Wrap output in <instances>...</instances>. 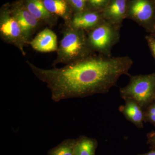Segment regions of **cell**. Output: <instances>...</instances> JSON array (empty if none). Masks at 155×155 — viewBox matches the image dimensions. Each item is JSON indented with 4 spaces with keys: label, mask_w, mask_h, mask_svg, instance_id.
I'll list each match as a JSON object with an SVG mask.
<instances>
[{
    "label": "cell",
    "mask_w": 155,
    "mask_h": 155,
    "mask_svg": "<svg viewBox=\"0 0 155 155\" xmlns=\"http://www.w3.org/2000/svg\"><path fill=\"white\" fill-rule=\"evenodd\" d=\"M86 31L70 26L61 40L55 64H68L93 52L89 46Z\"/></svg>",
    "instance_id": "obj_2"
},
{
    "label": "cell",
    "mask_w": 155,
    "mask_h": 155,
    "mask_svg": "<svg viewBox=\"0 0 155 155\" xmlns=\"http://www.w3.org/2000/svg\"><path fill=\"white\" fill-rule=\"evenodd\" d=\"M139 155H155V150L151 151H150L149 152Z\"/></svg>",
    "instance_id": "obj_21"
},
{
    "label": "cell",
    "mask_w": 155,
    "mask_h": 155,
    "mask_svg": "<svg viewBox=\"0 0 155 155\" xmlns=\"http://www.w3.org/2000/svg\"><path fill=\"white\" fill-rule=\"evenodd\" d=\"M66 1H67V2H68L69 3L70 2V0H66Z\"/></svg>",
    "instance_id": "obj_23"
},
{
    "label": "cell",
    "mask_w": 155,
    "mask_h": 155,
    "mask_svg": "<svg viewBox=\"0 0 155 155\" xmlns=\"http://www.w3.org/2000/svg\"><path fill=\"white\" fill-rule=\"evenodd\" d=\"M104 20L102 12L87 9L83 12L73 14L70 26L87 31L96 27Z\"/></svg>",
    "instance_id": "obj_8"
},
{
    "label": "cell",
    "mask_w": 155,
    "mask_h": 155,
    "mask_svg": "<svg viewBox=\"0 0 155 155\" xmlns=\"http://www.w3.org/2000/svg\"><path fill=\"white\" fill-rule=\"evenodd\" d=\"M125 101V104L119 107V111L137 127L142 128L145 120L143 108L133 100L126 99Z\"/></svg>",
    "instance_id": "obj_11"
},
{
    "label": "cell",
    "mask_w": 155,
    "mask_h": 155,
    "mask_svg": "<svg viewBox=\"0 0 155 155\" xmlns=\"http://www.w3.org/2000/svg\"><path fill=\"white\" fill-rule=\"evenodd\" d=\"M144 118L155 124V104L150 106L144 113Z\"/></svg>",
    "instance_id": "obj_18"
},
{
    "label": "cell",
    "mask_w": 155,
    "mask_h": 155,
    "mask_svg": "<svg viewBox=\"0 0 155 155\" xmlns=\"http://www.w3.org/2000/svg\"><path fill=\"white\" fill-rule=\"evenodd\" d=\"M75 140H64L58 146L52 149L48 155H74Z\"/></svg>",
    "instance_id": "obj_15"
},
{
    "label": "cell",
    "mask_w": 155,
    "mask_h": 155,
    "mask_svg": "<svg viewBox=\"0 0 155 155\" xmlns=\"http://www.w3.org/2000/svg\"><path fill=\"white\" fill-rule=\"evenodd\" d=\"M129 0H110L102 11L103 18L106 21L122 26L126 19Z\"/></svg>",
    "instance_id": "obj_9"
},
{
    "label": "cell",
    "mask_w": 155,
    "mask_h": 155,
    "mask_svg": "<svg viewBox=\"0 0 155 155\" xmlns=\"http://www.w3.org/2000/svg\"><path fill=\"white\" fill-rule=\"evenodd\" d=\"M97 140L85 136L75 140L74 155H95Z\"/></svg>",
    "instance_id": "obj_14"
},
{
    "label": "cell",
    "mask_w": 155,
    "mask_h": 155,
    "mask_svg": "<svg viewBox=\"0 0 155 155\" xmlns=\"http://www.w3.org/2000/svg\"><path fill=\"white\" fill-rule=\"evenodd\" d=\"M119 92L124 100H133L144 107L155 97V75H130L129 83Z\"/></svg>",
    "instance_id": "obj_4"
},
{
    "label": "cell",
    "mask_w": 155,
    "mask_h": 155,
    "mask_svg": "<svg viewBox=\"0 0 155 155\" xmlns=\"http://www.w3.org/2000/svg\"><path fill=\"white\" fill-rule=\"evenodd\" d=\"M70 4L75 13H80L87 10V0H70Z\"/></svg>",
    "instance_id": "obj_17"
},
{
    "label": "cell",
    "mask_w": 155,
    "mask_h": 155,
    "mask_svg": "<svg viewBox=\"0 0 155 155\" xmlns=\"http://www.w3.org/2000/svg\"><path fill=\"white\" fill-rule=\"evenodd\" d=\"M126 19L148 30L155 19V7L152 0H129Z\"/></svg>",
    "instance_id": "obj_6"
},
{
    "label": "cell",
    "mask_w": 155,
    "mask_h": 155,
    "mask_svg": "<svg viewBox=\"0 0 155 155\" xmlns=\"http://www.w3.org/2000/svg\"><path fill=\"white\" fill-rule=\"evenodd\" d=\"M153 2L154 3V5L155 7V0H152Z\"/></svg>",
    "instance_id": "obj_22"
},
{
    "label": "cell",
    "mask_w": 155,
    "mask_h": 155,
    "mask_svg": "<svg viewBox=\"0 0 155 155\" xmlns=\"http://www.w3.org/2000/svg\"><path fill=\"white\" fill-rule=\"evenodd\" d=\"M148 44L151 50L152 53H153L154 57L155 58V38L154 37L152 36H146L145 37Z\"/></svg>",
    "instance_id": "obj_19"
},
{
    "label": "cell",
    "mask_w": 155,
    "mask_h": 155,
    "mask_svg": "<svg viewBox=\"0 0 155 155\" xmlns=\"http://www.w3.org/2000/svg\"><path fill=\"white\" fill-rule=\"evenodd\" d=\"M45 7L50 13L59 16L70 24L74 11L70 3L66 0H42Z\"/></svg>",
    "instance_id": "obj_12"
},
{
    "label": "cell",
    "mask_w": 155,
    "mask_h": 155,
    "mask_svg": "<svg viewBox=\"0 0 155 155\" xmlns=\"http://www.w3.org/2000/svg\"><path fill=\"white\" fill-rule=\"evenodd\" d=\"M110 0H87V9L102 12L107 5Z\"/></svg>",
    "instance_id": "obj_16"
},
{
    "label": "cell",
    "mask_w": 155,
    "mask_h": 155,
    "mask_svg": "<svg viewBox=\"0 0 155 155\" xmlns=\"http://www.w3.org/2000/svg\"><path fill=\"white\" fill-rule=\"evenodd\" d=\"M10 11L19 24L23 36L28 42L32 34L38 26L39 22L27 10L21 0L11 5L9 4Z\"/></svg>",
    "instance_id": "obj_7"
},
{
    "label": "cell",
    "mask_w": 155,
    "mask_h": 155,
    "mask_svg": "<svg viewBox=\"0 0 155 155\" xmlns=\"http://www.w3.org/2000/svg\"><path fill=\"white\" fill-rule=\"evenodd\" d=\"M27 10L39 21L53 24L56 16L51 14L45 7L42 0H21Z\"/></svg>",
    "instance_id": "obj_13"
},
{
    "label": "cell",
    "mask_w": 155,
    "mask_h": 155,
    "mask_svg": "<svg viewBox=\"0 0 155 155\" xmlns=\"http://www.w3.org/2000/svg\"><path fill=\"white\" fill-rule=\"evenodd\" d=\"M27 63L34 75L46 84L55 102L107 93L122 75H128L133 64L128 56H107L94 52L63 68L43 69Z\"/></svg>",
    "instance_id": "obj_1"
},
{
    "label": "cell",
    "mask_w": 155,
    "mask_h": 155,
    "mask_svg": "<svg viewBox=\"0 0 155 155\" xmlns=\"http://www.w3.org/2000/svg\"><path fill=\"white\" fill-rule=\"evenodd\" d=\"M121 27L104 20L96 27L87 31V42L92 51L112 56L113 47L120 40Z\"/></svg>",
    "instance_id": "obj_3"
},
{
    "label": "cell",
    "mask_w": 155,
    "mask_h": 155,
    "mask_svg": "<svg viewBox=\"0 0 155 155\" xmlns=\"http://www.w3.org/2000/svg\"><path fill=\"white\" fill-rule=\"evenodd\" d=\"M149 141L151 144L155 147V134L150 137L149 138Z\"/></svg>",
    "instance_id": "obj_20"
},
{
    "label": "cell",
    "mask_w": 155,
    "mask_h": 155,
    "mask_svg": "<svg viewBox=\"0 0 155 155\" xmlns=\"http://www.w3.org/2000/svg\"><path fill=\"white\" fill-rule=\"evenodd\" d=\"M0 32L3 39L15 45L25 54L23 46L27 42L19 24L11 14L8 4L3 5L1 9Z\"/></svg>",
    "instance_id": "obj_5"
},
{
    "label": "cell",
    "mask_w": 155,
    "mask_h": 155,
    "mask_svg": "<svg viewBox=\"0 0 155 155\" xmlns=\"http://www.w3.org/2000/svg\"><path fill=\"white\" fill-rule=\"evenodd\" d=\"M29 44L34 49L41 52H50L58 50L57 35L48 28L40 32Z\"/></svg>",
    "instance_id": "obj_10"
}]
</instances>
